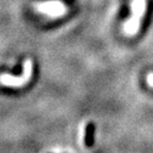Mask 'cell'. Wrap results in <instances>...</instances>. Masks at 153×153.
<instances>
[{
  "label": "cell",
  "instance_id": "cell-1",
  "mask_svg": "<svg viewBox=\"0 0 153 153\" xmlns=\"http://www.w3.org/2000/svg\"><path fill=\"white\" fill-rule=\"evenodd\" d=\"M146 0H132L131 17L123 25V31L127 35L133 36L139 31L141 18L146 13Z\"/></svg>",
  "mask_w": 153,
  "mask_h": 153
},
{
  "label": "cell",
  "instance_id": "cell-2",
  "mask_svg": "<svg viewBox=\"0 0 153 153\" xmlns=\"http://www.w3.org/2000/svg\"><path fill=\"white\" fill-rule=\"evenodd\" d=\"M32 76V62L27 60L24 64V74L22 76H13L9 74H2L0 78V82L5 86H12V87H22L27 84Z\"/></svg>",
  "mask_w": 153,
  "mask_h": 153
},
{
  "label": "cell",
  "instance_id": "cell-3",
  "mask_svg": "<svg viewBox=\"0 0 153 153\" xmlns=\"http://www.w3.org/2000/svg\"><path fill=\"white\" fill-rule=\"evenodd\" d=\"M38 12L44 13L50 17L63 16L67 12V7L62 1L52 0V1H46V2L38 3L36 5Z\"/></svg>",
  "mask_w": 153,
  "mask_h": 153
},
{
  "label": "cell",
  "instance_id": "cell-4",
  "mask_svg": "<svg viewBox=\"0 0 153 153\" xmlns=\"http://www.w3.org/2000/svg\"><path fill=\"white\" fill-rule=\"evenodd\" d=\"M94 134H95V126L93 123H89L86 127V131H85V145L87 147L93 146Z\"/></svg>",
  "mask_w": 153,
  "mask_h": 153
},
{
  "label": "cell",
  "instance_id": "cell-5",
  "mask_svg": "<svg viewBox=\"0 0 153 153\" xmlns=\"http://www.w3.org/2000/svg\"><path fill=\"white\" fill-rule=\"evenodd\" d=\"M147 80H148V83L150 84V85L153 87V74H148V78H147Z\"/></svg>",
  "mask_w": 153,
  "mask_h": 153
}]
</instances>
